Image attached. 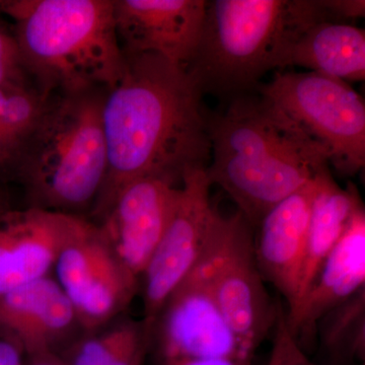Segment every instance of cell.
<instances>
[{
  "instance_id": "obj_12",
  "label": "cell",
  "mask_w": 365,
  "mask_h": 365,
  "mask_svg": "<svg viewBox=\"0 0 365 365\" xmlns=\"http://www.w3.org/2000/svg\"><path fill=\"white\" fill-rule=\"evenodd\" d=\"M206 6L205 0H113L123 52L151 53L188 67L202 35Z\"/></svg>"
},
{
  "instance_id": "obj_6",
  "label": "cell",
  "mask_w": 365,
  "mask_h": 365,
  "mask_svg": "<svg viewBox=\"0 0 365 365\" xmlns=\"http://www.w3.org/2000/svg\"><path fill=\"white\" fill-rule=\"evenodd\" d=\"M256 91L325 148L341 176L364 169L365 104L349 83L313 71H276Z\"/></svg>"
},
{
  "instance_id": "obj_26",
  "label": "cell",
  "mask_w": 365,
  "mask_h": 365,
  "mask_svg": "<svg viewBox=\"0 0 365 365\" xmlns=\"http://www.w3.org/2000/svg\"><path fill=\"white\" fill-rule=\"evenodd\" d=\"M26 355L11 341L0 338V365H24Z\"/></svg>"
},
{
  "instance_id": "obj_18",
  "label": "cell",
  "mask_w": 365,
  "mask_h": 365,
  "mask_svg": "<svg viewBox=\"0 0 365 365\" xmlns=\"http://www.w3.org/2000/svg\"><path fill=\"white\" fill-rule=\"evenodd\" d=\"M362 206L364 203L354 185L341 188L334 181L330 170L319 177L318 190L312 204L299 294L294 306L312 284L324 261Z\"/></svg>"
},
{
  "instance_id": "obj_7",
  "label": "cell",
  "mask_w": 365,
  "mask_h": 365,
  "mask_svg": "<svg viewBox=\"0 0 365 365\" xmlns=\"http://www.w3.org/2000/svg\"><path fill=\"white\" fill-rule=\"evenodd\" d=\"M253 232L239 211L225 216L216 209L205 253L213 297L237 340L254 355L274 330L280 306L266 289Z\"/></svg>"
},
{
  "instance_id": "obj_20",
  "label": "cell",
  "mask_w": 365,
  "mask_h": 365,
  "mask_svg": "<svg viewBox=\"0 0 365 365\" xmlns=\"http://www.w3.org/2000/svg\"><path fill=\"white\" fill-rule=\"evenodd\" d=\"M327 354L339 365L365 359V288L324 314L317 325Z\"/></svg>"
},
{
  "instance_id": "obj_24",
  "label": "cell",
  "mask_w": 365,
  "mask_h": 365,
  "mask_svg": "<svg viewBox=\"0 0 365 365\" xmlns=\"http://www.w3.org/2000/svg\"><path fill=\"white\" fill-rule=\"evenodd\" d=\"M0 66L25 71L21 63L20 50H19L16 37L1 24H0Z\"/></svg>"
},
{
  "instance_id": "obj_4",
  "label": "cell",
  "mask_w": 365,
  "mask_h": 365,
  "mask_svg": "<svg viewBox=\"0 0 365 365\" xmlns=\"http://www.w3.org/2000/svg\"><path fill=\"white\" fill-rule=\"evenodd\" d=\"M321 21H333L324 0L207 1L190 73L203 95L252 93L268 72L284 71L292 45Z\"/></svg>"
},
{
  "instance_id": "obj_1",
  "label": "cell",
  "mask_w": 365,
  "mask_h": 365,
  "mask_svg": "<svg viewBox=\"0 0 365 365\" xmlns=\"http://www.w3.org/2000/svg\"><path fill=\"white\" fill-rule=\"evenodd\" d=\"M124 54L123 73L103 102L107 173L91 222L128 182L157 177L180 186L185 173L210 163L203 93L188 67L151 53Z\"/></svg>"
},
{
  "instance_id": "obj_23",
  "label": "cell",
  "mask_w": 365,
  "mask_h": 365,
  "mask_svg": "<svg viewBox=\"0 0 365 365\" xmlns=\"http://www.w3.org/2000/svg\"><path fill=\"white\" fill-rule=\"evenodd\" d=\"M325 6L335 23H347V21L364 18L365 2L364 0H324Z\"/></svg>"
},
{
  "instance_id": "obj_5",
  "label": "cell",
  "mask_w": 365,
  "mask_h": 365,
  "mask_svg": "<svg viewBox=\"0 0 365 365\" xmlns=\"http://www.w3.org/2000/svg\"><path fill=\"white\" fill-rule=\"evenodd\" d=\"M104 97L98 88L48 98L14 177L28 207L81 217L91 211L107 173Z\"/></svg>"
},
{
  "instance_id": "obj_27",
  "label": "cell",
  "mask_w": 365,
  "mask_h": 365,
  "mask_svg": "<svg viewBox=\"0 0 365 365\" xmlns=\"http://www.w3.org/2000/svg\"><path fill=\"white\" fill-rule=\"evenodd\" d=\"M9 209V202H7V199L6 195H4V191L0 189V213L4 212V211Z\"/></svg>"
},
{
  "instance_id": "obj_14",
  "label": "cell",
  "mask_w": 365,
  "mask_h": 365,
  "mask_svg": "<svg viewBox=\"0 0 365 365\" xmlns=\"http://www.w3.org/2000/svg\"><path fill=\"white\" fill-rule=\"evenodd\" d=\"M83 334L76 312L53 274L0 297V338L20 347L26 356L60 354Z\"/></svg>"
},
{
  "instance_id": "obj_11",
  "label": "cell",
  "mask_w": 365,
  "mask_h": 365,
  "mask_svg": "<svg viewBox=\"0 0 365 365\" xmlns=\"http://www.w3.org/2000/svg\"><path fill=\"white\" fill-rule=\"evenodd\" d=\"M180 193L181 185L163 178L134 180L93 222L113 253L139 279L174 215Z\"/></svg>"
},
{
  "instance_id": "obj_13",
  "label": "cell",
  "mask_w": 365,
  "mask_h": 365,
  "mask_svg": "<svg viewBox=\"0 0 365 365\" xmlns=\"http://www.w3.org/2000/svg\"><path fill=\"white\" fill-rule=\"evenodd\" d=\"M85 220L34 207L0 213V297L52 275L60 252Z\"/></svg>"
},
{
  "instance_id": "obj_16",
  "label": "cell",
  "mask_w": 365,
  "mask_h": 365,
  "mask_svg": "<svg viewBox=\"0 0 365 365\" xmlns=\"http://www.w3.org/2000/svg\"><path fill=\"white\" fill-rule=\"evenodd\" d=\"M323 174L274 206L262 220L255 239L262 275L287 300V311L299 294L312 204Z\"/></svg>"
},
{
  "instance_id": "obj_25",
  "label": "cell",
  "mask_w": 365,
  "mask_h": 365,
  "mask_svg": "<svg viewBox=\"0 0 365 365\" xmlns=\"http://www.w3.org/2000/svg\"><path fill=\"white\" fill-rule=\"evenodd\" d=\"M158 365H252V360L237 359H189L160 360Z\"/></svg>"
},
{
  "instance_id": "obj_2",
  "label": "cell",
  "mask_w": 365,
  "mask_h": 365,
  "mask_svg": "<svg viewBox=\"0 0 365 365\" xmlns=\"http://www.w3.org/2000/svg\"><path fill=\"white\" fill-rule=\"evenodd\" d=\"M206 175L256 228L269 211L329 169V155L294 120L261 95L230 100L207 116Z\"/></svg>"
},
{
  "instance_id": "obj_3",
  "label": "cell",
  "mask_w": 365,
  "mask_h": 365,
  "mask_svg": "<svg viewBox=\"0 0 365 365\" xmlns=\"http://www.w3.org/2000/svg\"><path fill=\"white\" fill-rule=\"evenodd\" d=\"M21 63L50 97L109 90L123 73L113 0H0Z\"/></svg>"
},
{
  "instance_id": "obj_17",
  "label": "cell",
  "mask_w": 365,
  "mask_h": 365,
  "mask_svg": "<svg viewBox=\"0 0 365 365\" xmlns=\"http://www.w3.org/2000/svg\"><path fill=\"white\" fill-rule=\"evenodd\" d=\"M299 66L345 83L365 78V32L351 24L321 21L299 36L284 69Z\"/></svg>"
},
{
  "instance_id": "obj_19",
  "label": "cell",
  "mask_w": 365,
  "mask_h": 365,
  "mask_svg": "<svg viewBox=\"0 0 365 365\" xmlns=\"http://www.w3.org/2000/svg\"><path fill=\"white\" fill-rule=\"evenodd\" d=\"M48 98L29 85L0 88V177H16Z\"/></svg>"
},
{
  "instance_id": "obj_15",
  "label": "cell",
  "mask_w": 365,
  "mask_h": 365,
  "mask_svg": "<svg viewBox=\"0 0 365 365\" xmlns=\"http://www.w3.org/2000/svg\"><path fill=\"white\" fill-rule=\"evenodd\" d=\"M365 288V210L360 207L285 322L300 347L316 337L317 325L333 307Z\"/></svg>"
},
{
  "instance_id": "obj_21",
  "label": "cell",
  "mask_w": 365,
  "mask_h": 365,
  "mask_svg": "<svg viewBox=\"0 0 365 365\" xmlns=\"http://www.w3.org/2000/svg\"><path fill=\"white\" fill-rule=\"evenodd\" d=\"M146 324L145 319L120 317L104 328L83 334L58 355L67 365H110Z\"/></svg>"
},
{
  "instance_id": "obj_22",
  "label": "cell",
  "mask_w": 365,
  "mask_h": 365,
  "mask_svg": "<svg viewBox=\"0 0 365 365\" xmlns=\"http://www.w3.org/2000/svg\"><path fill=\"white\" fill-rule=\"evenodd\" d=\"M266 365H323L312 361L290 334L282 307H279L277 321L274 327L273 347Z\"/></svg>"
},
{
  "instance_id": "obj_10",
  "label": "cell",
  "mask_w": 365,
  "mask_h": 365,
  "mask_svg": "<svg viewBox=\"0 0 365 365\" xmlns=\"http://www.w3.org/2000/svg\"><path fill=\"white\" fill-rule=\"evenodd\" d=\"M210 187L206 170H190L182 177L174 215L141 276L143 319L150 323L205 252L216 210L209 198Z\"/></svg>"
},
{
  "instance_id": "obj_9",
  "label": "cell",
  "mask_w": 365,
  "mask_h": 365,
  "mask_svg": "<svg viewBox=\"0 0 365 365\" xmlns=\"http://www.w3.org/2000/svg\"><path fill=\"white\" fill-rule=\"evenodd\" d=\"M151 349L158 361L253 359L254 355L237 340L213 297L205 252L153 319Z\"/></svg>"
},
{
  "instance_id": "obj_8",
  "label": "cell",
  "mask_w": 365,
  "mask_h": 365,
  "mask_svg": "<svg viewBox=\"0 0 365 365\" xmlns=\"http://www.w3.org/2000/svg\"><path fill=\"white\" fill-rule=\"evenodd\" d=\"M53 275L85 333L95 332L123 316L140 281L113 253L88 218L64 245Z\"/></svg>"
}]
</instances>
